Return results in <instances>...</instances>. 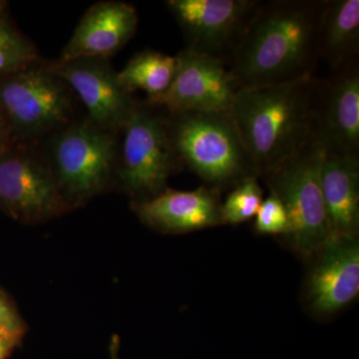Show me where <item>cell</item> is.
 I'll list each match as a JSON object with an SVG mask.
<instances>
[{
    "label": "cell",
    "instance_id": "ba28073f",
    "mask_svg": "<svg viewBox=\"0 0 359 359\" xmlns=\"http://www.w3.org/2000/svg\"><path fill=\"white\" fill-rule=\"evenodd\" d=\"M0 210L26 224L44 223L71 211L41 144L14 143L0 157Z\"/></svg>",
    "mask_w": 359,
    "mask_h": 359
},
{
    "label": "cell",
    "instance_id": "ac0fdd59",
    "mask_svg": "<svg viewBox=\"0 0 359 359\" xmlns=\"http://www.w3.org/2000/svg\"><path fill=\"white\" fill-rule=\"evenodd\" d=\"M176 68V56L146 49L130 59L123 70L118 72V80L130 94L143 90L148 94L147 98H155L169 88Z\"/></svg>",
    "mask_w": 359,
    "mask_h": 359
},
{
    "label": "cell",
    "instance_id": "7402d4cb",
    "mask_svg": "<svg viewBox=\"0 0 359 359\" xmlns=\"http://www.w3.org/2000/svg\"><path fill=\"white\" fill-rule=\"evenodd\" d=\"M0 330L13 337L22 339L26 332V325L18 309L0 290Z\"/></svg>",
    "mask_w": 359,
    "mask_h": 359
},
{
    "label": "cell",
    "instance_id": "9a60e30c",
    "mask_svg": "<svg viewBox=\"0 0 359 359\" xmlns=\"http://www.w3.org/2000/svg\"><path fill=\"white\" fill-rule=\"evenodd\" d=\"M219 190L167 189L152 199L132 202V209L150 228L167 233H188L222 223Z\"/></svg>",
    "mask_w": 359,
    "mask_h": 359
},
{
    "label": "cell",
    "instance_id": "ffe728a7",
    "mask_svg": "<svg viewBox=\"0 0 359 359\" xmlns=\"http://www.w3.org/2000/svg\"><path fill=\"white\" fill-rule=\"evenodd\" d=\"M259 177H248L235 186L221 204L222 223L238 224L256 217L264 201Z\"/></svg>",
    "mask_w": 359,
    "mask_h": 359
},
{
    "label": "cell",
    "instance_id": "484cf974",
    "mask_svg": "<svg viewBox=\"0 0 359 359\" xmlns=\"http://www.w3.org/2000/svg\"><path fill=\"white\" fill-rule=\"evenodd\" d=\"M11 339H20V337H13V335H11L7 334V332H4V330H0V344L2 342L7 341V340Z\"/></svg>",
    "mask_w": 359,
    "mask_h": 359
},
{
    "label": "cell",
    "instance_id": "8fae6325",
    "mask_svg": "<svg viewBox=\"0 0 359 359\" xmlns=\"http://www.w3.org/2000/svg\"><path fill=\"white\" fill-rule=\"evenodd\" d=\"M313 138L325 155L359 157L358 59L318 80L313 105Z\"/></svg>",
    "mask_w": 359,
    "mask_h": 359
},
{
    "label": "cell",
    "instance_id": "e0dca14e",
    "mask_svg": "<svg viewBox=\"0 0 359 359\" xmlns=\"http://www.w3.org/2000/svg\"><path fill=\"white\" fill-rule=\"evenodd\" d=\"M316 51L332 72L358 59L359 0H325L316 32Z\"/></svg>",
    "mask_w": 359,
    "mask_h": 359
},
{
    "label": "cell",
    "instance_id": "4fadbf2b",
    "mask_svg": "<svg viewBox=\"0 0 359 359\" xmlns=\"http://www.w3.org/2000/svg\"><path fill=\"white\" fill-rule=\"evenodd\" d=\"M138 22L132 4L114 0L96 2L82 16L58 60L110 59L133 39Z\"/></svg>",
    "mask_w": 359,
    "mask_h": 359
},
{
    "label": "cell",
    "instance_id": "7a4b0ae2",
    "mask_svg": "<svg viewBox=\"0 0 359 359\" xmlns=\"http://www.w3.org/2000/svg\"><path fill=\"white\" fill-rule=\"evenodd\" d=\"M314 75L238 90L229 115L235 122L257 177L268 178L313 139Z\"/></svg>",
    "mask_w": 359,
    "mask_h": 359
},
{
    "label": "cell",
    "instance_id": "52a82bcc",
    "mask_svg": "<svg viewBox=\"0 0 359 359\" xmlns=\"http://www.w3.org/2000/svg\"><path fill=\"white\" fill-rule=\"evenodd\" d=\"M325 155L313 138L266 178L271 192L285 205L289 222L285 236L304 256L320 252L332 238L321 190Z\"/></svg>",
    "mask_w": 359,
    "mask_h": 359
},
{
    "label": "cell",
    "instance_id": "3957f363",
    "mask_svg": "<svg viewBox=\"0 0 359 359\" xmlns=\"http://www.w3.org/2000/svg\"><path fill=\"white\" fill-rule=\"evenodd\" d=\"M43 142L45 157L71 210L115 183L120 134L85 117L73 120Z\"/></svg>",
    "mask_w": 359,
    "mask_h": 359
},
{
    "label": "cell",
    "instance_id": "603a6c76",
    "mask_svg": "<svg viewBox=\"0 0 359 359\" xmlns=\"http://www.w3.org/2000/svg\"><path fill=\"white\" fill-rule=\"evenodd\" d=\"M13 132L6 112L0 106V157L13 145Z\"/></svg>",
    "mask_w": 359,
    "mask_h": 359
},
{
    "label": "cell",
    "instance_id": "d4e9b609",
    "mask_svg": "<svg viewBox=\"0 0 359 359\" xmlns=\"http://www.w3.org/2000/svg\"><path fill=\"white\" fill-rule=\"evenodd\" d=\"M119 337L113 335L110 341V359H119Z\"/></svg>",
    "mask_w": 359,
    "mask_h": 359
},
{
    "label": "cell",
    "instance_id": "6da1fadb",
    "mask_svg": "<svg viewBox=\"0 0 359 359\" xmlns=\"http://www.w3.org/2000/svg\"><path fill=\"white\" fill-rule=\"evenodd\" d=\"M325 2L261 1L226 65L238 90L314 75L316 32Z\"/></svg>",
    "mask_w": 359,
    "mask_h": 359
},
{
    "label": "cell",
    "instance_id": "5bb4252c",
    "mask_svg": "<svg viewBox=\"0 0 359 359\" xmlns=\"http://www.w3.org/2000/svg\"><path fill=\"white\" fill-rule=\"evenodd\" d=\"M359 294L358 240L330 238L318 252L308 280L311 309L320 314L337 313Z\"/></svg>",
    "mask_w": 359,
    "mask_h": 359
},
{
    "label": "cell",
    "instance_id": "44dd1931",
    "mask_svg": "<svg viewBox=\"0 0 359 359\" xmlns=\"http://www.w3.org/2000/svg\"><path fill=\"white\" fill-rule=\"evenodd\" d=\"M255 229L263 235H287L289 222L283 201L275 193L263 201L256 217Z\"/></svg>",
    "mask_w": 359,
    "mask_h": 359
},
{
    "label": "cell",
    "instance_id": "9c48e42d",
    "mask_svg": "<svg viewBox=\"0 0 359 359\" xmlns=\"http://www.w3.org/2000/svg\"><path fill=\"white\" fill-rule=\"evenodd\" d=\"M259 0H167L165 4L185 35L187 48L228 65Z\"/></svg>",
    "mask_w": 359,
    "mask_h": 359
},
{
    "label": "cell",
    "instance_id": "277c9868",
    "mask_svg": "<svg viewBox=\"0 0 359 359\" xmlns=\"http://www.w3.org/2000/svg\"><path fill=\"white\" fill-rule=\"evenodd\" d=\"M175 151L203 181L219 190L257 176L237 126L229 113H167Z\"/></svg>",
    "mask_w": 359,
    "mask_h": 359
},
{
    "label": "cell",
    "instance_id": "4316f807",
    "mask_svg": "<svg viewBox=\"0 0 359 359\" xmlns=\"http://www.w3.org/2000/svg\"><path fill=\"white\" fill-rule=\"evenodd\" d=\"M6 6H7V2L1 1V0H0V7H6Z\"/></svg>",
    "mask_w": 359,
    "mask_h": 359
},
{
    "label": "cell",
    "instance_id": "7c38bea8",
    "mask_svg": "<svg viewBox=\"0 0 359 359\" xmlns=\"http://www.w3.org/2000/svg\"><path fill=\"white\" fill-rule=\"evenodd\" d=\"M45 66L72 89L86 108L90 121L101 128L121 133L138 102L120 84L110 59H56L45 62Z\"/></svg>",
    "mask_w": 359,
    "mask_h": 359
},
{
    "label": "cell",
    "instance_id": "5b68a950",
    "mask_svg": "<svg viewBox=\"0 0 359 359\" xmlns=\"http://www.w3.org/2000/svg\"><path fill=\"white\" fill-rule=\"evenodd\" d=\"M116 181L133 201L152 199L167 190L168 180L183 166L175 151L166 115L137 103L123 128Z\"/></svg>",
    "mask_w": 359,
    "mask_h": 359
},
{
    "label": "cell",
    "instance_id": "d6986e66",
    "mask_svg": "<svg viewBox=\"0 0 359 359\" xmlns=\"http://www.w3.org/2000/svg\"><path fill=\"white\" fill-rule=\"evenodd\" d=\"M6 7H0V78L26 69L41 61L32 40L9 20Z\"/></svg>",
    "mask_w": 359,
    "mask_h": 359
},
{
    "label": "cell",
    "instance_id": "8992f818",
    "mask_svg": "<svg viewBox=\"0 0 359 359\" xmlns=\"http://www.w3.org/2000/svg\"><path fill=\"white\" fill-rule=\"evenodd\" d=\"M74 92L65 80L36 63L0 78V106L6 112L13 143L41 144L72 122Z\"/></svg>",
    "mask_w": 359,
    "mask_h": 359
},
{
    "label": "cell",
    "instance_id": "30bf717a",
    "mask_svg": "<svg viewBox=\"0 0 359 359\" xmlns=\"http://www.w3.org/2000/svg\"><path fill=\"white\" fill-rule=\"evenodd\" d=\"M176 58V73L169 88L143 103L167 113L230 112L238 89L226 63L187 47Z\"/></svg>",
    "mask_w": 359,
    "mask_h": 359
},
{
    "label": "cell",
    "instance_id": "2e32d148",
    "mask_svg": "<svg viewBox=\"0 0 359 359\" xmlns=\"http://www.w3.org/2000/svg\"><path fill=\"white\" fill-rule=\"evenodd\" d=\"M330 238L358 240L359 231V157L325 155L321 169Z\"/></svg>",
    "mask_w": 359,
    "mask_h": 359
},
{
    "label": "cell",
    "instance_id": "cb8c5ba5",
    "mask_svg": "<svg viewBox=\"0 0 359 359\" xmlns=\"http://www.w3.org/2000/svg\"><path fill=\"white\" fill-rule=\"evenodd\" d=\"M21 339H11L0 344V359H7L20 346Z\"/></svg>",
    "mask_w": 359,
    "mask_h": 359
}]
</instances>
